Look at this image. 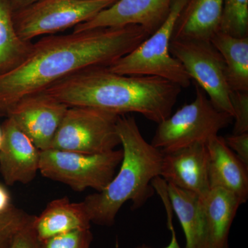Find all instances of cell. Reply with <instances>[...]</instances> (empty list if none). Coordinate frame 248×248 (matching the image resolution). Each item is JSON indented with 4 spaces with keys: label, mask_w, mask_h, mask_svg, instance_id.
<instances>
[{
    "label": "cell",
    "mask_w": 248,
    "mask_h": 248,
    "mask_svg": "<svg viewBox=\"0 0 248 248\" xmlns=\"http://www.w3.org/2000/svg\"><path fill=\"white\" fill-rule=\"evenodd\" d=\"M149 36L139 26H128L41 39L22 63L0 75V117L7 118L24 99L76 73L110 66Z\"/></svg>",
    "instance_id": "obj_1"
},
{
    "label": "cell",
    "mask_w": 248,
    "mask_h": 248,
    "mask_svg": "<svg viewBox=\"0 0 248 248\" xmlns=\"http://www.w3.org/2000/svg\"><path fill=\"white\" fill-rule=\"evenodd\" d=\"M182 89L158 77L125 76L108 67H94L43 93L68 107L93 108L118 115L136 112L158 124L171 115Z\"/></svg>",
    "instance_id": "obj_2"
},
{
    "label": "cell",
    "mask_w": 248,
    "mask_h": 248,
    "mask_svg": "<svg viewBox=\"0 0 248 248\" xmlns=\"http://www.w3.org/2000/svg\"><path fill=\"white\" fill-rule=\"evenodd\" d=\"M117 130L123 158L120 170L104 189L83 201L91 223L111 227L124 204L132 202L138 210L154 195L152 186L160 177L163 153L143 138L133 116L119 115Z\"/></svg>",
    "instance_id": "obj_3"
},
{
    "label": "cell",
    "mask_w": 248,
    "mask_h": 248,
    "mask_svg": "<svg viewBox=\"0 0 248 248\" xmlns=\"http://www.w3.org/2000/svg\"><path fill=\"white\" fill-rule=\"evenodd\" d=\"M193 102L183 106L172 115L158 124L151 144L169 153L196 143H208L220 130L233 122V117L218 110L206 93L196 85Z\"/></svg>",
    "instance_id": "obj_4"
},
{
    "label": "cell",
    "mask_w": 248,
    "mask_h": 248,
    "mask_svg": "<svg viewBox=\"0 0 248 248\" xmlns=\"http://www.w3.org/2000/svg\"><path fill=\"white\" fill-rule=\"evenodd\" d=\"M186 1L174 0L162 26L131 52L108 66L109 70L125 76L158 77L180 87H189L192 79L181 62L170 52L174 25Z\"/></svg>",
    "instance_id": "obj_5"
},
{
    "label": "cell",
    "mask_w": 248,
    "mask_h": 248,
    "mask_svg": "<svg viewBox=\"0 0 248 248\" xmlns=\"http://www.w3.org/2000/svg\"><path fill=\"white\" fill-rule=\"evenodd\" d=\"M123 158L122 150L102 154L48 149L40 151L39 171L45 177L82 192L87 188L104 190L113 177Z\"/></svg>",
    "instance_id": "obj_6"
},
{
    "label": "cell",
    "mask_w": 248,
    "mask_h": 248,
    "mask_svg": "<svg viewBox=\"0 0 248 248\" xmlns=\"http://www.w3.org/2000/svg\"><path fill=\"white\" fill-rule=\"evenodd\" d=\"M119 115L90 107H68L50 149L102 154L121 145Z\"/></svg>",
    "instance_id": "obj_7"
},
{
    "label": "cell",
    "mask_w": 248,
    "mask_h": 248,
    "mask_svg": "<svg viewBox=\"0 0 248 248\" xmlns=\"http://www.w3.org/2000/svg\"><path fill=\"white\" fill-rule=\"evenodd\" d=\"M117 0H39L14 12L18 35L31 42L87 22Z\"/></svg>",
    "instance_id": "obj_8"
},
{
    "label": "cell",
    "mask_w": 248,
    "mask_h": 248,
    "mask_svg": "<svg viewBox=\"0 0 248 248\" xmlns=\"http://www.w3.org/2000/svg\"><path fill=\"white\" fill-rule=\"evenodd\" d=\"M170 52L208 94L215 107L234 117L224 60L210 41L172 40Z\"/></svg>",
    "instance_id": "obj_9"
},
{
    "label": "cell",
    "mask_w": 248,
    "mask_h": 248,
    "mask_svg": "<svg viewBox=\"0 0 248 248\" xmlns=\"http://www.w3.org/2000/svg\"><path fill=\"white\" fill-rule=\"evenodd\" d=\"M174 0H117L87 22L76 26L73 32L99 28L139 26L151 35L169 17Z\"/></svg>",
    "instance_id": "obj_10"
},
{
    "label": "cell",
    "mask_w": 248,
    "mask_h": 248,
    "mask_svg": "<svg viewBox=\"0 0 248 248\" xmlns=\"http://www.w3.org/2000/svg\"><path fill=\"white\" fill-rule=\"evenodd\" d=\"M68 107L45 93L19 103L9 117L40 151L50 149Z\"/></svg>",
    "instance_id": "obj_11"
},
{
    "label": "cell",
    "mask_w": 248,
    "mask_h": 248,
    "mask_svg": "<svg viewBox=\"0 0 248 248\" xmlns=\"http://www.w3.org/2000/svg\"><path fill=\"white\" fill-rule=\"evenodd\" d=\"M160 177L166 184L193 192L203 198L210 190L207 143L195 144L162 153Z\"/></svg>",
    "instance_id": "obj_12"
},
{
    "label": "cell",
    "mask_w": 248,
    "mask_h": 248,
    "mask_svg": "<svg viewBox=\"0 0 248 248\" xmlns=\"http://www.w3.org/2000/svg\"><path fill=\"white\" fill-rule=\"evenodd\" d=\"M1 127L0 173L4 182L8 186L29 184L39 171L40 151L11 117Z\"/></svg>",
    "instance_id": "obj_13"
},
{
    "label": "cell",
    "mask_w": 248,
    "mask_h": 248,
    "mask_svg": "<svg viewBox=\"0 0 248 248\" xmlns=\"http://www.w3.org/2000/svg\"><path fill=\"white\" fill-rule=\"evenodd\" d=\"M209 153L210 189L219 187L236 195L241 203L248 198V168L227 146L224 138L217 136L207 143Z\"/></svg>",
    "instance_id": "obj_14"
},
{
    "label": "cell",
    "mask_w": 248,
    "mask_h": 248,
    "mask_svg": "<svg viewBox=\"0 0 248 248\" xmlns=\"http://www.w3.org/2000/svg\"><path fill=\"white\" fill-rule=\"evenodd\" d=\"M223 0H187L173 31L172 40L210 41L220 31Z\"/></svg>",
    "instance_id": "obj_15"
},
{
    "label": "cell",
    "mask_w": 248,
    "mask_h": 248,
    "mask_svg": "<svg viewBox=\"0 0 248 248\" xmlns=\"http://www.w3.org/2000/svg\"><path fill=\"white\" fill-rule=\"evenodd\" d=\"M91 219L84 204L72 203L67 197L52 201L40 216H35L32 227L40 242L76 230L91 229Z\"/></svg>",
    "instance_id": "obj_16"
},
{
    "label": "cell",
    "mask_w": 248,
    "mask_h": 248,
    "mask_svg": "<svg viewBox=\"0 0 248 248\" xmlns=\"http://www.w3.org/2000/svg\"><path fill=\"white\" fill-rule=\"evenodd\" d=\"M202 200L208 248H230V231L238 209L242 205L241 201L234 194L219 187L210 189Z\"/></svg>",
    "instance_id": "obj_17"
},
{
    "label": "cell",
    "mask_w": 248,
    "mask_h": 248,
    "mask_svg": "<svg viewBox=\"0 0 248 248\" xmlns=\"http://www.w3.org/2000/svg\"><path fill=\"white\" fill-rule=\"evenodd\" d=\"M166 193L186 237L184 248H208V232L202 198L196 194L166 184Z\"/></svg>",
    "instance_id": "obj_18"
},
{
    "label": "cell",
    "mask_w": 248,
    "mask_h": 248,
    "mask_svg": "<svg viewBox=\"0 0 248 248\" xmlns=\"http://www.w3.org/2000/svg\"><path fill=\"white\" fill-rule=\"evenodd\" d=\"M210 42L224 60L231 91L248 92V37H233L219 31Z\"/></svg>",
    "instance_id": "obj_19"
},
{
    "label": "cell",
    "mask_w": 248,
    "mask_h": 248,
    "mask_svg": "<svg viewBox=\"0 0 248 248\" xmlns=\"http://www.w3.org/2000/svg\"><path fill=\"white\" fill-rule=\"evenodd\" d=\"M10 0H0V75L22 63L32 51L33 43L22 40L14 22Z\"/></svg>",
    "instance_id": "obj_20"
},
{
    "label": "cell",
    "mask_w": 248,
    "mask_h": 248,
    "mask_svg": "<svg viewBox=\"0 0 248 248\" xmlns=\"http://www.w3.org/2000/svg\"><path fill=\"white\" fill-rule=\"evenodd\" d=\"M220 32L248 37V0H223Z\"/></svg>",
    "instance_id": "obj_21"
},
{
    "label": "cell",
    "mask_w": 248,
    "mask_h": 248,
    "mask_svg": "<svg viewBox=\"0 0 248 248\" xmlns=\"http://www.w3.org/2000/svg\"><path fill=\"white\" fill-rule=\"evenodd\" d=\"M34 217L14 205L7 211L0 214V248H9L14 235Z\"/></svg>",
    "instance_id": "obj_22"
},
{
    "label": "cell",
    "mask_w": 248,
    "mask_h": 248,
    "mask_svg": "<svg viewBox=\"0 0 248 248\" xmlns=\"http://www.w3.org/2000/svg\"><path fill=\"white\" fill-rule=\"evenodd\" d=\"M93 239L91 229L76 230L56 235L40 243L42 248H91Z\"/></svg>",
    "instance_id": "obj_23"
},
{
    "label": "cell",
    "mask_w": 248,
    "mask_h": 248,
    "mask_svg": "<svg viewBox=\"0 0 248 248\" xmlns=\"http://www.w3.org/2000/svg\"><path fill=\"white\" fill-rule=\"evenodd\" d=\"M231 100L234 111L233 135L248 133V92L232 91Z\"/></svg>",
    "instance_id": "obj_24"
},
{
    "label": "cell",
    "mask_w": 248,
    "mask_h": 248,
    "mask_svg": "<svg viewBox=\"0 0 248 248\" xmlns=\"http://www.w3.org/2000/svg\"><path fill=\"white\" fill-rule=\"evenodd\" d=\"M34 218L16 232L9 248H42L32 227Z\"/></svg>",
    "instance_id": "obj_25"
},
{
    "label": "cell",
    "mask_w": 248,
    "mask_h": 248,
    "mask_svg": "<svg viewBox=\"0 0 248 248\" xmlns=\"http://www.w3.org/2000/svg\"><path fill=\"white\" fill-rule=\"evenodd\" d=\"M227 146L248 168V133L228 135L224 138Z\"/></svg>",
    "instance_id": "obj_26"
},
{
    "label": "cell",
    "mask_w": 248,
    "mask_h": 248,
    "mask_svg": "<svg viewBox=\"0 0 248 248\" xmlns=\"http://www.w3.org/2000/svg\"><path fill=\"white\" fill-rule=\"evenodd\" d=\"M12 205L9 191L0 184V214L7 211Z\"/></svg>",
    "instance_id": "obj_27"
},
{
    "label": "cell",
    "mask_w": 248,
    "mask_h": 248,
    "mask_svg": "<svg viewBox=\"0 0 248 248\" xmlns=\"http://www.w3.org/2000/svg\"><path fill=\"white\" fill-rule=\"evenodd\" d=\"M170 228L171 234H172V236H171L170 242V244L166 246V248H182L181 247L180 245H179V242H178L177 239V235H176L175 231H174V227H173L172 223H170ZM135 248H151L148 247V246H146V244L141 245V246H139L138 247Z\"/></svg>",
    "instance_id": "obj_28"
},
{
    "label": "cell",
    "mask_w": 248,
    "mask_h": 248,
    "mask_svg": "<svg viewBox=\"0 0 248 248\" xmlns=\"http://www.w3.org/2000/svg\"><path fill=\"white\" fill-rule=\"evenodd\" d=\"M39 0H10L14 11L27 7L29 5L33 4Z\"/></svg>",
    "instance_id": "obj_29"
},
{
    "label": "cell",
    "mask_w": 248,
    "mask_h": 248,
    "mask_svg": "<svg viewBox=\"0 0 248 248\" xmlns=\"http://www.w3.org/2000/svg\"><path fill=\"white\" fill-rule=\"evenodd\" d=\"M2 130H1V127L0 126V148H1V143H2Z\"/></svg>",
    "instance_id": "obj_30"
}]
</instances>
